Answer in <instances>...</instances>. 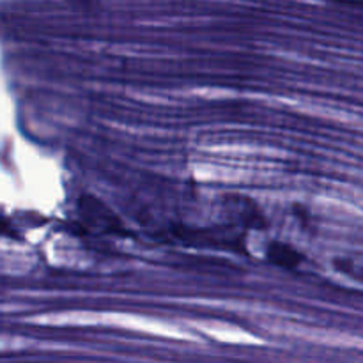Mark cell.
Wrapping results in <instances>:
<instances>
[{"label": "cell", "mask_w": 363, "mask_h": 363, "mask_svg": "<svg viewBox=\"0 0 363 363\" xmlns=\"http://www.w3.org/2000/svg\"><path fill=\"white\" fill-rule=\"evenodd\" d=\"M78 211H80L82 220L92 229H98L99 233H117L119 230V222H117L116 215H112L108 208L96 199L82 197Z\"/></svg>", "instance_id": "6da1fadb"}, {"label": "cell", "mask_w": 363, "mask_h": 363, "mask_svg": "<svg viewBox=\"0 0 363 363\" xmlns=\"http://www.w3.org/2000/svg\"><path fill=\"white\" fill-rule=\"evenodd\" d=\"M268 259L280 268L296 269L303 261V255L291 245L282 243V241H273L268 247Z\"/></svg>", "instance_id": "7a4b0ae2"}]
</instances>
